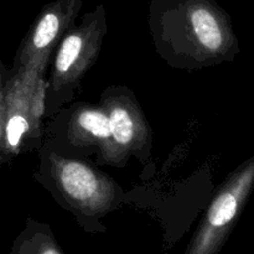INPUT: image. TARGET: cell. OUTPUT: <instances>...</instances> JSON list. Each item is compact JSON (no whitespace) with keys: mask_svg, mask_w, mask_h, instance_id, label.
Listing matches in <instances>:
<instances>
[{"mask_svg":"<svg viewBox=\"0 0 254 254\" xmlns=\"http://www.w3.org/2000/svg\"><path fill=\"white\" fill-rule=\"evenodd\" d=\"M149 27L156 54L174 69L198 71L235 54L230 22L212 0H155Z\"/></svg>","mask_w":254,"mask_h":254,"instance_id":"1","label":"cell"},{"mask_svg":"<svg viewBox=\"0 0 254 254\" xmlns=\"http://www.w3.org/2000/svg\"><path fill=\"white\" fill-rule=\"evenodd\" d=\"M37 155L34 180L60 207L74 216L84 232H106L102 218L118 210L127 198L122 186L91 159L67 158L42 145Z\"/></svg>","mask_w":254,"mask_h":254,"instance_id":"2","label":"cell"},{"mask_svg":"<svg viewBox=\"0 0 254 254\" xmlns=\"http://www.w3.org/2000/svg\"><path fill=\"white\" fill-rule=\"evenodd\" d=\"M107 34L103 7L86 15L62 36L52 55L45 96V119L73 102L87 72L98 60Z\"/></svg>","mask_w":254,"mask_h":254,"instance_id":"3","label":"cell"},{"mask_svg":"<svg viewBox=\"0 0 254 254\" xmlns=\"http://www.w3.org/2000/svg\"><path fill=\"white\" fill-rule=\"evenodd\" d=\"M98 104L108 118L109 138L96 156L97 165L126 168L131 156L148 163L153 133L134 92L127 86H109L101 93Z\"/></svg>","mask_w":254,"mask_h":254,"instance_id":"4","label":"cell"},{"mask_svg":"<svg viewBox=\"0 0 254 254\" xmlns=\"http://www.w3.org/2000/svg\"><path fill=\"white\" fill-rule=\"evenodd\" d=\"M108 138V118L99 104L71 102L47 119L42 146L67 158L91 159Z\"/></svg>","mask_w":254,"mask_h":254,"instance_id":"5","label":"cell"},{"mask_svg":"<svg viewBox=\"0 0 254 254\" xmlns=\"http://www.w3.org/2000/svg\"><path fill=\"white\" fill-rule=\"evenodd\" d=\"M39 67L9 69L4 96V161L10 163L21 154L42 145L44 127L37 126L31 114V93L40 74Z\"/></svg>","mask_w":254,"mask_h":254,"instance_id":"6","label":"cell"},{"mask_svg":"<svg viewBox=\"0 0 254 254\" xmlns=\"http://www.w3.org/2000/svg\"><path fill=\"white\" fill-rule=\"evenodd\" d=\"M253 181L254 159L221 185L184 254L220 253L245 205Z\"/></svg>","mask_w":254,"mask_h":254,"instance_id":"7","label":"cell"},{"mask_svg":"<svg viewBox=\"0 0 254 254\" xmlns=\"http://www.w3.org/2000/svg\"><path fill=\"white\" fill-rule=\"evenodd\" d=\"M81 0H57L42 10L22 39L11 68L50 67L55 49L64 34L73 26Z\"/></svg>","mask_w":254,"mask_h":254,"instance_id":"8","label":"cell"},{"mask_svg":"<svg viewBox=\"0 0 254 254\" xmlns=\"http://www.w3.org/2000/svg\"><path fill=\"white\" fill-rule=\"evenodd\" d=\"M10 254H64L50 225L29 217L12 242Z\"/></svg>","mask_w":254,"mask_h":254,"instance_id":"9","label":"cell"},{"mask_svg":"<svg viewBox=\"0 0 254 254\" xmlns=\"http://www.w3.org/2000/svg\"><path fill=\"white\" fill-rule=\"evenodd\" d=\"M9 76V69L5 67L0 60V168L5 164L4 161V139H2V127H4V96L6 79Z\"/></svg>","mask_w":254,"mask_h":254,"instance_id":"10","label":"cell"}]
</instances>
